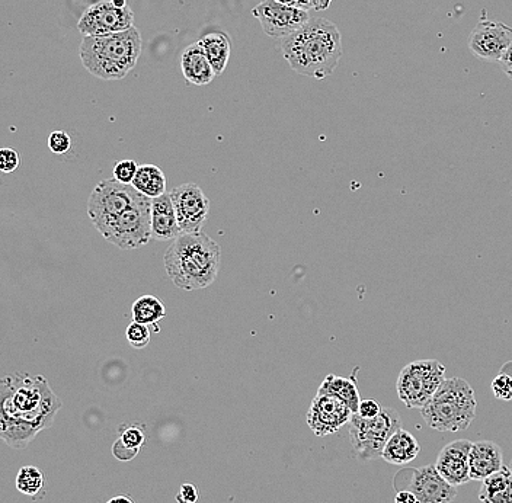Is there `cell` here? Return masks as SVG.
Here are the masks:
<instances>
[{
    "label": "cell",
    "instance_id": "obj_1",
    "mask_svg": "<svg viewBox=\"0 0 512 503\" xmlns=\"http://www.w3.org/2000/svg\"><path fill=\"white\" fill-rule=\"evenodd\" d=\"M62 402L47 378L28 374L0 381V437L16 450L27 447L44 429L51 428Z\"/></svg>",
    "mask_w": 512,
    "mask_h": 503
},
{
    "label": "cell",
    "instance_id": "obj_2",
    "mask_svg": "<svg viewBox=\"0 0 512 503\" xmlns=\"http://www.w3.org/2000/svg\"><path fill=\"white\" fill-rule=\"evenodd\" d=\"M284 59L307 78L325 79L342 57V37L334 22L312 18L304 27L281 40Z\"/></svg>",
    "mask_w": 512,
    "mask_h": 503
},
{
    "label": "cell",
    "instance_id": "obj_3",
    "mask_svg": "<svg viewBox=\"0 0 512 503\" xmlns=\"http://www.w3.org/2000/svg\"><path fill=\"white\" fill-rule=\"evenodd\" d=\"M220 246L206 233L176 237L165 253L166 272L181 290H204L216 281L220 268Z\"/></svg>",
    "mask_w": 512,
    "mask_h": 503
},
{
    "label": "cell",
    "instance_id": "obj_4",
    "mask_svg": "<svg viewBox=\"0 0 512 503\" xmlns=\"http://www.w3.org/2000/svg\"><path fill=\"white\" fill-rule=\"evenodd\" d=\"M142 54V35L136 27L114 34L83 38L79 56L91 75L102 80H120L136 67Z\"/></svg>",
    "mask_w": 512,
    "mask_h": 503
},
{
    "label": "cell",
    "instance_id": "obj_5",
    "mask_svg": "<svg viewBox=\"0 0 512 503\" xmlns=\"http://www.w3.org/2000/svg\"><path fill=\"white\" fill-rule=\"evenodd\" d=\"M475 390L464 378H446L430 402L421 409L430 428L440 432H462L476 418Z\"/></svg>",
    "mask_w": 512,
    "mask_h": 503
},
{
    "label": "cell",
    "instance_id": "obj_6",
    "mask_svg": "<svg viewBox=\"0 0 512 503\" xmlns=\"http://www.w3.org/2000/svg\"><path fill=\"white\" fill-rule=\"evenodd\" d=\"M400 428L402 419L393 408H383L373 419L354 413L350 421V440L355 456L363 461L382 457L387 441Z\"/></svg>",
    "mask_w": 512,
    "mask_h": 503
},
{
    "label": "cell",
    "instance_id": "obj_7",
    "mask_svg": "<svg viewBox=\"0 0 512 503\" xmlns=\"http://www.w3.org/2000/svg\"><path fill=\"white\" fill-rule=\"evenodd\" d=\"M446 380V367L437 360L405 365L396 381V392L408 409L421 410Z\"/></svg>",
    "mask_w": 512,
    "mask_h": 503
},
{
    "label": "cell",
    "instance_id": "obj_8",
    "mask_svg": "<svg viewBox=\"0 0 512 503\" xmlns=\"http://www.w3.org/2000/svg\"><path fill=\"white\" fill-rule=\"evenodd\" d=\"M98 232L107 242L123 251L142 248L152 240V200L143 195L126 213Z\"/></svg>",
    "mask_w": 512,
    "mask_h": 503
},
{
    "label": "cell",
    "instance_id": "obj_9",
    "mask_svg": "<svg viewBox=\"0 0 512 503\" xmlns=\"http://www.w3.org/2000/svg\"><path fill=\"white\" fill-rule=\"evenodd\" d=\"M142 197V192L137 191L131 184H123L114 178L105 179L96 185L89 197V219L95 229L99 230L126 213Z\"/></svg>",
    "mask_w": 512,
    "mask_h": 503
},
{
    "label": "cell",
    "instance_id": "obj_10",
    "mask_svg": "<svg viewBox=\"0 0 512 503\" xmlns=\"http://www.w3.org/2000/svg\"><path fill=\"white\" fill-rule=\"evenodd\" d=\"M134 14L130 6H117L112 0H102L89 6L78 22V30L85 37L114 34L134 27Z\"/></svg>",
    "mask_w": 512,
    "mask_h": 503
},
{
    "label": "cell",
    "instance_id": "obj_11",
    "mask_svg": "<svg viewBox=\"0 0 512 503\" xmlns=\"http://www.w3.org/2000/svg\"><path fill=\"white\" fill-rule=\"evenodd\" d=\"M252 15L258 19L268 37L280 40L300 30L312 19L309 12L284 5L277 0H264L259 3L252 9Z\"/></svg>",
    "mask_w": 512,
    "mask_h": 503
},
{
    "label": "cell",
    "instance_id": "obj_12",
    "mask_svg": "<svg viewBox=\"0 0 512 503\" xmlns=\"http://www.w3.org/2000/svg\"><path fill=\"white\" fill-rule=\"evenodd\" d=\"M169 194L174 203L176 219L182 235L200 233L210 213V201L203 189L197 184L188 182L172 189Z\"/></svg>",
    "mask_w": 512,
    "mask_h": 503
},
{
    "label": "cell",
    "instance_id": "obj_13",
    "mask_svg": "<svg viewBox=\"0 0 512 503\" xmlns=\"http://www.w3.org/2000/svg\"><path fill=\"white\" fill-rule=\"evenodd\" d=\"M352 412L350 406L331 393H316L307 412V425L316 437H328L350 424Z\"/></svg>",
    "mask_w": 512,
    "mask_h": 503
},
{
    "label": "cell",
    "instance_id": "obj_14",
    "mask_svg": "<svg viewBox=\"0 0 512 503\" xmlns=\"http://www.w3.org/2000/svg\"><path fill=\"white\" fill-rule=\"evenodd\" d=\"M403 473L408 476V482L395 479V488L403 486L402 489L411 490L419 503H451L457 498V488L443 479L435 464Z\"/></svg>",
    "mask_w": 512,
    "mask_h": 503
},
{
    "label": "cell",
    "instance_id": "obj_15",
    "mask_svg": "<svg viewBox=\"0 0 512 503\" xmlns=\"http://www.w3.org/2000/svg\"><path fill=\"white\" fill-rule=\"evenodd\" d=\"M511 44L512 28L491 19L479 21L469 37L473 56L485 62H499Z\"/></svg>",
    "mask_w": 512,
    "mask_h": 503
},
{
    "label": "cell",
    "instance_id": "obj_16",
    "mask_svg": "<svg viewBox=\"0 0 512 503\" xmlns=\"http://www.w3.org/2000/svg\"><path fill=\"white\" fill-rule=\"evenodd\" d=\"M472 444L473 442L467 440L450 442L440 451L437 461H435L438 473L454 488L466 485L472 480L469 467V454Z\"/></svg>",
    "mask_w": 512,
    "mask_h": 503
},
{
    "label": "cell",
    "instance_id": "obj_17",
    "mask_svg": "<svg viewBox=\"0 0 512 503\" xmlns=\"http://www.w3.org/2000/svg\"><path fill=\"white\" fill-rule=\"evenodd\" d=\"M470 477L483 482L499 470L504 469V454L501 447L492 441L473 442L469 454Z\"/></svg>",
    "mask_w": 512,
    "mask_h": 503
},
{
    "label": "cell",
    "instance_id": "obj_18",
    "mask_svg": "<svg viewBox=\"0 0 512 503\" xmlns=\"http://www.w3.org/2000/svg\"><path fill=\"white\" fill-rule=\"evenodd\" d=\"M182 235L176 219L174 203L171 194L160 195L152 200V240L165 242L175 240Z\"/></svg>",
    "mask_w": 512,
    "mask_h": 503
},
{
    "label": "cell",
    "instance_id": "obj_19",
    "mask_svg": "<svg viewBox=\"0 0 512 503\" xmlns=\"http://www.w3.org/2000/svg\"><path fill=\"white\" fill-rule=\"evenodd\" d=\"M182 75L192 85L206 86L217 78L200 41L185 48L181 57Z\"/></svg>",
    "mask_w": 512,
    "mask_h": 503
},
{
    "label": "cell",
    "instance_id": "obj_20",
    "mask_svg": "<svg viewBox=\"0 0 512 503\" xmlns=\"http://www.w3.org/2000/svg\"><path fill=\"white\" fill-rule=\"evenodd\" d=\"M419 453H421V445L416 441L414 435L406 429L400 428L387 441L382 458L393 466H405L414 461Z\"/></svg>",
    "mask_w": 512,
    "mask_h": 503
},
{
    "label": "cell",
    "instance_id": "obj_21",
    "mask_svg": "<svg viewBox=\"0 0 512 503\" xmlns=\"http://www.w3.org/2000/svg\"><path fill=\"white\" fill-rule=\"evenodd\" d=\"M146 442V428L140 424L121 425L120 437L112 445V456L118 461H131L139 456Z\"/></svg>",
    "mask_w": 512,
    "mask_h": 503
},
{
    "label": "cell",
    "instance_id": "obj_22",
    "mask_svg": "<svg viewBox=\"0 0 512 503\" xmlns=\"http://www.w3.org/2000/svg\"><path fill=\"white\" fill-rule=\"evenodd\" d=\"M482 503H512V472L508 467L499 470L482 482L479 492Z\"/></svg>",
    "mask_w": 512,
    "mask_h": 503
},
{
    "label": "cell",
    "instance_id": "obj_23",
    "mask_svg": "<svg viewBox=\"0 0 512 503\" xmlns=\"http://www.w3.org/2000/svg\"><path fill=\"white\" fill-rule=\"evenodd\" d=\"M200 43L206 51L216 76L222 75L226 70L227 63H229L230 53H232L230 38L224 32H210V34L201 38Z\"/></svg>",
    "mask_w": 512,
    "mask_h": 503
},
{
    "label": "cell",
    "instance_id": "obj_24",
    "mask_svg": "<svg viewBox=\"0 0 512 503\" xmlns=\"http://www.w3.org/2000/svg\"><path fill=\"white\" fill-rule=\"evenodd\" d=\"M134 188L149 197L150 200L166 194V176L162 169L155 165H142L133 181Z\"/></svg>",
    "mask_w": 512,
    "mask_h": 503
},
{
    "label": "cell",
    "instance_id": "obj_25",
    "mask_svg": "<svg viewBox=\"0 0 512 503\" xmlns=\"http://www.w3.org/2000/svg\"><path fill=\"white\" fill-rule=\"evenodd\" d=\"M318 392L335 394L339 399L344 400L354 413H358L360 409V393L352 378L336 377L331 374L322 381Z\"/></svg>",
    "mask_w": 512,
    "mask_h": 503
},
{
    "label": "cell",
    "instance_id": "obj_26",
    "mask_svg": "<svg viewBox=\"0 0 512 503\" xmlns=\"http://www.w3.org/2000/svg\"><path fill=\"white\" fill-rule=\"evenodd\" d=\"M134 322L143 323V325H156L160 320L166 317V307L155 296H143L134 301L133 309Z\"/></svg>",
    "mask_w": 512,
    "mask_h": 503
},
{
    "label": "cell",
    "instance_id": "obj_27",
    "mask_svg": "<svg viewBox=\"0 0 512 503\" xmlns=\"http://www.w3.org/2000/svg\"><path fill=\"white\" fill-rule=\"evenodd\" d=\"M44 488V474L38 467H22L16 476V489L24 495L35 498Z\"/></svg>",
    "mask_w": 512,
    "mask_h": 503
},
{
    "label": "cell",
    "instance_id": "obj_28",
    "mask_svg": "<svg viewBox=\"0 0 512 503\" xmlns=\"http://www.w3.org/2000/svg\"><path fill=\"white\" fill-rule=\"evenodd\" d=\"M491 390L496 399L502 402L512 400V373L507 365L502 367L501 373L492 380Z\"/></svg>",
    "mask_w": 512,
    "mask_h": 503
},
{
    "label": "cell",
    "instance_id": "obj_29",
    "mask_svg": "<svg viewBox=\"0 0 512 503\" xmlns=\"http://www.w3.org/2000/svg\"><path fill=\"white\" fill-rule=\"evenodd\" d=\"M126 338L128 344L136 349L146 348L150 344L152 339V332H150L149 326L143 325V323L134 322L128 325L126 331Z\"/></svg>",
    "mask_w": 512,
    "mask_h": 503
},
{
    "label": "cell",
    "instance_id": "obj_30",
    "mask_svg": "<svg viewBox=\"0 0 512 503\" xmlns=\"http://www.w3.org/2000/svg\"><path fill=\"white\" fill-rule=\"evenodd\" d=\"M139 168L140 166L134 160H121V162L115 163L114 179H117L118 182H123V184H133Z\"/></svg>",
    "mask_w": 512,
    "mask_h": 503
},
{
    "label": "cell",
    "instance_id": "obj_31",
    "mask_svg": "<svg viewBox=\"0 0 512 503\" xmlns=\"http://www.w3.org/2000/svg\"><path fill=\"white\" fill-rule=\"evenodd\" d=\"M48 147L54 155H64L72 149V137L66 131H53L48 137Z\"/></svg>",
    "mask_w": 512,
    "mask_h": 503
},
{
    "label": "cell",
    "instance_id": "obj_32",
    "mask_svg": "<svg viewBox=\"0 0 512 503\" xmlns=\"http://www.w3.org/2000/svg\"><path fill=\"white\" fill-rule=\"evenodd\" d=\"M19 166V155L16 150L11 147H3L0 150V171L5 173H12L16 171Z\"/></svg>",
    "mask_w": 512,
    "mask_h": 503
},
{
    "label": "cell",
    "instance_id": "obj_33",
    "mask_svg": "<svg viewBox=\"0 0 512 503\" xmlns=\"http://www.w3.org/2000/svg\"><path fill=\"white\" fill-rule=\"evenodd\" d=\"M198 501H200V489L194 483H182L178 495H176V502L197 503Z\"/></svg>",
    "mask_w": 512,
    "mask_h": 503
},
{
    "label": "cell",
    "instance_id": "obj_34",
    "mask_svg": "<svg viewBox=\"0 0 512 503\" xmlns=\"http://www.w3.org/2000/svg\"><path fill=\"white\" fill-rule=\"evenodd\" d=\"M382 409V406H380V403L377 402V400H361L360 409H358V415L363 416V418L366 419H373L380 415Z\"/></svg>",
    "mask_w": 512,
    "mask_h": 503
},
{
    "label": "cell",
    "instance_id": "obj_35",
    "mask_svg": "<svg viewBox=\"0 0 512 503\" xmlns=\"http://www.w3.org/2000/svg\"><path fill=\"white\" fill-rule=\"evenodd\" d=\"M277 2L293 6V8L303 9V11H309V9H325V5H323L320 0H277Z\"/></svg>",
    "mask_w": 512,
    "mask_h": 503
},
{
    "label": "cell",
    "instance_id": "obj_36",
    "mask_svg": "<svg viewBox=\"0 0 512 503\" xmlns=\"http://www.w3.org/2000/svg\"><path fill=\"white\" fill-rule=\"evenodd\" d=\"M499 63H501L502 72H504L508 78L512 79V44L508 47V50L505 51Z\"/></svg>",
    "mask_w": 512,
    "mask_h": 503
},
{
    "label": "cell",
    "instance_id": "obj_37",
    "mask_svg": "<svg viewBox=\"0 0 512 503\" xmlns=\"http://www.w3.org/2000/svg\"><path fill=\"white\" fill-rule=\"evenodd\" d=\"M395 503H419V501L411 490L400 489L396 493Z\"/></svg>",
    "mask_w": 512,
    "mask_h": 503
},
{
    "label": "cell",
    "instance_id": "obj_38",
    "mask_svg": "<svg viewBox=\"0 0 512 503\" xmlns=\"http://www.w3.org/2000/svg\"><path fill=\"white\" fill-rule=\"evenodd\" d=\"M107 503H134L133 499L130 498V496L127 495H118L114 496V498H111L110 501Z\"/></svg>",
    "mask_w": 512,
    "mask_h": 503
},
{
    "label": "cell",
    "instance_id": "obj_39",
    "mask_svg": "<svg viewBox=\"0 0 512 503\" xmlns=\"http://www.w3.org/2000/svg\"><path fill=\"white\" fill-rule=\"evenodd\" d=\"M117 6H127V0H112Z\"/></svg>",
    "mask_w": 512,
    "mask_h": 503
},
{
    "label": "cell",
    "instance_id": "obj_40",
    "mask_svg": "<svg viewBox=\"0 0 512 503\" xmlns=\"http://www.w3.org/2000/svg\"><path fill=\"white\" fill-rule=\"evenodd\" d=\"M510 469H511V472H512V463H511V467H510Z\"/></svg>",
    "mask_w": 512,
    "mask_h": 503
}]
</instances>
